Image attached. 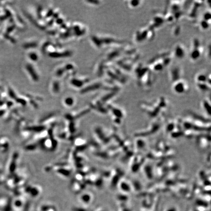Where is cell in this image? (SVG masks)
<instances>
[{
    "label": "cell",
    "mask_w": 211,
    "mask_h": 211,
    "mask_svg": "<svg viewBox=\"0 0 211 211\" xmlns=\"http://www.w3.org/2000/svg\"><path fill=\"white\" fill-rule=\"evenodd\" d=\"M196 87L199 91L207 92L211 89V74L206 73H200L195 77Z\"/></svg>",
    "instance_id": "1"
},
{
    "label": "cell",
    "mask_w": 211,
    "mask_h": 211,
    "mask_svg": "<svg viewBox=\"0 0 211 211\" xmlns=\"http://www.w3.org/2000/svg\"><path fill=\"white\" fill-rule=\"evenodd\" d=\"M203 48L201 45L200 40L197 38L193 39L191 44V49L189 55L191 60L195 62L199 60L203 53Z\"/></svg>",
    "instance_id": "2"
},
{
    "label": "cell",
    "mask_w": 211,
    "mask_h": 211,
    "mask_svg": "<svg viewBox=\"0 0 211 211\" xmlns=\"http://www.w3.org/2000/svg\"><path fill=\"white\" fill-rule=\"evenodd\" d=\"M172 90L176 94H183L189 90V86L186 81L180 79L173 82Z\"/></svg>",
    "instance_id": "3"
},
{
    "label": "cell",
    "mask_w": 211,
    "mask_h": 211,
    "mask_svg": "<svg viewBox=\"0 0 211 211\" xmlns=\"http://www.w3.org/2000/svg\"><path fill=\"white\" fill-rule=\"evenodd\" d=\"M172 54L177 59H183L186 56L187 51L184 46L181 44L175 45L173 49Z\"/></svg>",
    "instance_id": "4"
},
{
    "label": "cell",
    "mask_w": 211,
    "mask_h": 211,
    "mask_svg": "<svg viewBox=\"0 0 211 211\" xmlns=\"http://www.w3.org/2000/svg\"><path fill=\"white\" fill-rule=\"evenodd\" d=\"M170 77L173 83L180 79L181 69L178 66H172L170 69Z\"/></svg>",
    "instance_id": "5"
},
{
    "label": "cell",
    "mask_w": 211,
    "mask_h": 211,
    "mask_svg": "<svg viewBox=\"0 0 211 211\" xmlns=\"http://www.w3.org/2000/svg\"><path fill=\"white\" fill-rule=\"evenodd\" d=\"M141 1H130L128 2L127 5L129 8H136L141 5Z\"/></svg>",
    "instance_id": "6"
},
{
    "label": "cell",
    "mask_w": 211,
    "mask_h": 211,
    "mask_svg": "<svg viewBox=\"0 0 211 211\" xmlns=\"http://www.w3.org/2000/svg\"><path fill=\"white\" fill-rule=\"evenodd\" d=\"M165 211H177V210L175 207H172L168 208Z\"/></svg>",
    "instance_id": "7"
},
{
    "label": "cell",
    "mask_w": 211,
    "mask_h": 211,
    "mask_svg": "<svg viewBox=\"0 0 211 211\" xmlns=\"http://www.w3.org/2000/svg\"></svg>",
    "instance_id": "8"
}]
</instances>
